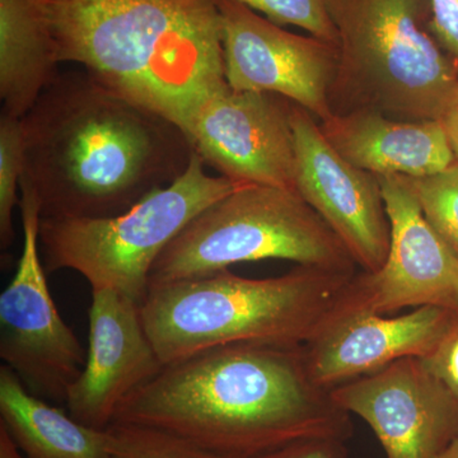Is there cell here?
Returning a JSON list of instances; mask_svg holds the SVG:
<instances>
[{"label":"cell","instance_id":"obj_2","mask_svg":"<svg viewBox=\"0 0 458 458\" xmlns=\"http://www.w3.org/2000/svg\"><path fill=\"white\" fill-rule=\"evenodd\" d=\"M21 120V183L35 192L41 218L126 212L180 179L195 155L181 126L86 71L60 73Z\"/></svg>","mask_w":458,"mask_h":458},{"label":"cell","instance_id":"obj_17","mask_svg":"<svg viewBox=\"0 0 458 458\" xmlns=\"http://www.w3.org/2000/svg\"><path fill=\"white\" fill-rule=\"evenodd\" d=\"M59 64L42 0H0L2 113L22 119L59 77Z\"/></svg>","mask_w":458,"mask_h":458},{"label":"cell","instance_id":"obj_14","mask_svg":"<svg viewBox=\"0 0 458 458\" xmlns=\"http://www.w3.org/2000/svg\"><path fill=\"white\" fill-rule=\"evenodd\" d=\"M164 367L140 303L113 289H92L86 366L69 388L66 410L84 426L107 429L123 401Z\"/></svg>","mask_w":458,"mask_h":458},{"label":"cell","instance_id":"obj_12","mask_svg":"<svg viewBox=\"0 0 458 458\" xmlns=\"http://www.w3.org/2000/svg\"><path fill=\"white\" fill-rule=\"evenodd\" d=\"M331 396L369 424L386 458H436L458 437V401L420 358L337 386Z\"/></svg>","mask_w":458,"mask_h":458},{"label":"cell","instance_id":"obj_15","mask_svg":"<svg viewBox=\"0 0 458 458\" xmlns=\"http://www.w3.org/2000/svg\"><path fill=\"white\" fill-rule=\"evenodd\" d=\"M458 311L419 307L387 318L354 304L303 346L313 381L333 390L403 358H424L448 333Z\"/></svg>","mask_w":458,"mask_h":458},{"label":"cell","instance_id":"obj_18","mask_svg":"<svg viewBox=\"0 0 458 458\" xmlns=\"http://www.w3.org/2000/svg\"><path fill=\"white\" fill-rule=\"evenodd\" d=\"M0 426L27 458H107L111 434L75 420L68 410L30 393L8 366L0 369Z\"/></svg>","mask_w":458,"mask_h":458},{"label":"cell","instance_id":"obj_21","mask_svg":"<svg viewBox=\"0 0 458 458\" xmlns=\"http://www.w3.org/2000/svg\"><path fill=\"white\" fill-rule=\"evenodd\" d=\"M108 430L107 458H225L152 428L113 423Z\"/></svg>","mask_w":458,"mask_h":458},{"label":"cell","instance_id":"obj_8","mask_svg":"<svg viewBox=\"0 0 458 458\" xmlns=\"http://www.w3.org/2000/svg\"><path fill=\"white\" fill-rule=\"evenodd\" d=\"M23 247L17 270L0 294V358L27 390L49 403H65L87 352L57 311L40 256L41 208L21 183Z\"/></svg>","mask_w":458,"mask_h":458},{"label":"cell","instance_id":"obj_24","mask_svg":"<svg viewBox=\"0 0 458 458\" xmlns=\"http://www.w3.org/2000/svg\"><path fill=\"white\" fill-rule=\"evenodd\" d=\"M429 4L434 36L458 64V0H429Z\"/></svg>","mask_w":458,"mask_h":458},{"label":"cell","instance_id":"obj_23","mask_svg":"<svg viewBox=\"0 0 458 458\" xmlns=\"http://www.w3.org/2000/svg\"><path fill=\"white\" fill-rule=\"evenodd\" d=\"M420 360L426 369L458 401V315L434 351Z\"/></svg>","mask_w":458,"mask_h":458},{"label":"cell","instance_id":"obj_4","mask_svg":"<svg viewBox=\"0 0 458 458\" xmlns=\"http://www.w3.org/2000/svg\"><path fill=\"white\" fill-rule=\"evenodd\" d=\"M357 276L302 265L267 279L219 271L150 285L141 319L165 366L228 344L298 348L358 303Z\"/></svg>","mask_w":458,"mask_h":458},{"label":"cell","instance_id":"obj_20","mask_svg":"<svg viewBox=\"0 0 458 458\" xmlns=\"http://www.w3.org/2000/svg\"><path fill=\"white\" fill-rule=\"evenodd\" d=\"M409 179L428 223L458 259V161L438 174Z\"/></svg>","mask_w":458,"mask_h":458},{"label":"cell","instance_id":"obj_22","mask_svg":"<svg viewBox=\"0 0 458 458\" xmlns=\"http://www.w3.org/2000/svg\"><path fill=\"white\" fill-rule=\"evenodd\" d=\"M279 26H295L339 49V35L327 0H236Z\"/></svg>","mask_w":458,"mask_h":458},{"label":"cell","instance_id":"obj_1","mask_svg":"<svg viewBox=\"0 0 458 458\" xmlns=\"http://www.w3.org/2000/svg\"><path fill=\"white\" fill-rule=\"evenodd\" d=\"M114 423L161 430L225 458L352 434L351 414L313 381L303 346L265 344H228L167 364L123 401Z\"/></svg>","mask_w":458,"mask_h":458},{"label":"cell","instance_id":"obj_27","mask_svg":"<svg viewBox=\"0 0 458 458\" xmlns=\"http://www.w3.org/2000/svg\"><path fill=\"white\" fill-rule=\"evenodd\" d=\"M0 458H27L3 426H0Z\"/></svg>","mask_w":458,"mask_h":458},{"label":"cell","instance_id":"obj_11","mask_svg":"<svg viewBox=\"0 0 458 458\" xmlns=\"http://www.w3.org/2000/svg\"><path fill=\"white\" fill-rule=\"evenodd\" d=\"M294 190L339 237L363 273L384 267L391 227L376 174L355 167L328 143L312 114L294 104Z\"/></svg>","mask_w":458,"mask_h":458},{"label":"cell","instance_id":"obj_16","mask_svg":"<svg viewBox=\"0 0 458 458\" xmlns=\"http://www.w3.org/2000/svg\"><path fill=\"white\" fill-rule=\"evenodd\" d=\"M325 137L355 167L373 174L426 177L456 162L439 120L408 122L373 110L333 114Z\"/></svg>","mask_w":458,"mask_h":458},{"label":"cell","instance_id":"obj_6","mask_svg":"<svg viewBox=\"0 0 458 458\" xmlns=\"http://www.w3.org/2000/svg\"><path fill=\"white\" fill-rule=\"evenodd\" d=\"M267 259L339 273L354 274L358 267L295 190L245 185L199 213L180 232L156 261L149 286Z\"/></svg>","mask_w":458,"mask_h":458},{"label":"cell","instance_id":"obj_26","mask_svg":"<svg viewBox=\"0 0 458 458\" xmlns=\"http://www.w3.org/2000/svg\"><path fill=\"white\" fill-rule=\"evenodd\" d=\"M439 122L442 123L443 128H445L452 152H454L456 161H458V90L448 107L445 108V114H443Z\"/></svg>","mask_w":458,"mask_h":458},{"label":"cell","instance_id":"obj_13","mask_svg":"<svg viewBox=\"0 0 458 458\" xmlns=\"http://www.w3.org/2000/svg\"><path fill=\"white\" fill-rule=\"evenodd\" d=\"M376 176L390 221V249L381 269L358 276L360 306L382 315L405 307L458 311V259L428 223L409 177Z\"/></svg>","mask_w":458,"mask_h":458},{"label":"cell","instance_id":"obj_9","mask_svg":"<svg viewBox=\"0 0 458 458\" xmlns=\"http://www.w3.org/2000/svg\"><path fill=\"white\" fill-rule=\"evenodd\" d=\"M221 17L225 80L234 90L283 96L318 123L333 116L330 92L337 47L286 31L236 0H216Z\"/></svg>","mask_w":458,"mask_h":458},{"label":"cell","instance_id":"obj_25","mask_svg":"<svg viewBox=\"0 0 458 458\" xmlns=\"http://www.w3.org/2000/svg\"><path fill=\"white\" fill-rule=\"evenodd\" d=\"M344 443L337 439H309L292 443L258 458H346Z\"/></svg>","mask_w":458,"mask_h":458},{"label":"cell","instance_id":"obj_5","mask_svg":"<svg viewBox=\"0 0 458 458\" xmlns=\"http://www.w3.org/2000/svg\"><path fill=\"white\" fill-rule=\"evenodd\" d=\"M339 35L333 114L373 110L441 120L458 90V64L430 27L429 0H327Z\"/></svg>","mask_w":458,"mask_h":458},{"label":"cell","instance_id":"obj_28","mask_svg":"<svg viewBox=\"0 0 458 458\" xmlns=\"http://www.w3.org/2000/svg\"><path fill=\"white\" fill-rule=\"evenodd\" d=\"M436 458H458V437L452 441Z\"/></svg>","mask_w":458,"mask_h":458},{"label":"cell","instance_id":"obj_10","mask_svg":"<svg viewBox=\"0 0 458 458\" xmlns=\"http://www.w3.org/2000/svg\"><path fill=\"white\" fill-rule=\"evenodd\" d=\"M292 110L283 96L228 86L204 105L188 135L204 164L237 186L294 190Z\"/></svg>","mask_w":458,"mask_h":458},{"label":"cell","instance_id":"obj_19","mask_svg":"<svg viewBox=\"0 0 458 458\" xmlns=\"http://www.w3.org/2000/svg\"><path fill=\"white\" fill-rule=\"evenodd\" d=\"M25 172V137L22 120L0 114V243L11 247L14 238L13 210L20 205L18 189Z\"/></svg>","mask_w":458,"mask_h":458},{"label":"cell","instance_id":"obj_3","mask_svg":"<svg viewBox=\"0 0 458 458\" xmlns=\"http://www.w3.org/2000/svg\"><path fill=\"white\" fill-rule=\"evenodd\" d=\"M60 63L189 134L227 89L216 0H42Z\"/></svg>","mask_w":458,"mask_h":458},{"label":"cell","instance_id":"obj_7","mask_svg":"<svg viewBox=\"0 0 458 458\" xmlns=\"http://www.w3.org/2000/svg\"><path fill=\"white\" fill-rule=\"evenodd\" d=\"M236 188L225 177L208 174L195 152L180 179L126 212L102 218H41L45 270L77 271L92 289H113L141 304L150 271L165 247L199 213Z\"/></svg>","mask_w":458,"mask_h":458}]
</instances>
